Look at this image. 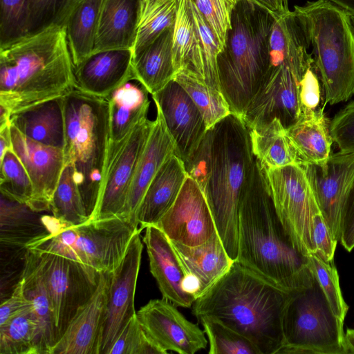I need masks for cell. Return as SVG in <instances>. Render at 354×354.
Segmentation results:
<instances>
[{"label": "cell", "instance_id": "cell-35", "mask_svg": "<svg viewBox=\"0 0 354 354\" xmlns=\"http://www.w3.org/2000/svg\"><path fill=\"white\" fill-rule=\"evenodd\" d=\"M50 210L55 218L68 225H80L89 219L88 212L75 179L73 167L69 163H64Z\"/></svg>", "mask_w": 354, "mask_h": 354}, {"label": "cell", "instance_id": "cell-50", "mask_svg": "<svg viewBox=\"0 0 354 354\" xmlns=\"http://www.w3.org/2000/svg\"><path fill=\"white\" fill-rule=\"evenodd\" d=\"M339 241L348 252L354 248V178L344 204Z\"/></svg>", "mask_w": 354, "mask_h": 354}, {"label": "cell", "instance_id": "cell-33", "mask_svg": "<svg viewBox=\"0 0 354 354\" xmlns=\"http://www.w3.org/2000/svg\"><path fill=\"white\" fill-rule=\"evenodd\" d=\"M102 0H83L68 18L66 34L74 66L93 54Z\"/></svg>", "mask_w": 354, "mask_h": 354}, {"label": "cell", "instance_id": "cell-3", "mask_svg": "<svg viewBox=\"0 0 354 354\" xmlns=\"http://www.w3.org/2000/svg\"><path fill=\"white\" fill-rule=\"evenodd\" d=\"M290 293L234 261L192 305V313L214 318L250 340L260 354L283 344L282 319Z\"/></svg>", "mask_w": 354, "mask_h": 354}, {"label": "cell", "instance_id": "cell-47", "mask_svg": "<svg viewBox=\"0 0 354 354\" xmlns=\"http://www.w3.org/2000/svg\"><path fill=\"white\" fill-rule=\"evenodd\" d=\"M313 240L315 253L326 261H333L337 241L333 238L319 209L313 215Z\"/></svg>", "mask_w": 354, "mask_h": 354}, {"label": "cell", "instance_id": "cell-39", "mask_svg": "<svg viewBox=\"0 0 354 354\" xmlns=\"http://www.w3.org/2000/svg\"><path fill=\"white\" fill-rule=\"evenodd\" d=\"M198 320L209 339V354H260L250 340L218 320L209 317Z\"/></svg>", "mask_w": 354, "mask_h": 354}, {"label": "cell", "instance_id": "cell-25", "mask_svg": "<svg viewBox=\"0 0 354 354\" xmlns=\"http://www.w3.org/2000/svg\"><path fill=\"white\" fill-rule=\"evenodd\" d=\"M323 109L302 110L297 120L286 128L287 136L300 164L323 165L331 155L333 142Z\"/></svg>", "mask_w": 354, "mask_h": 354}, {"label": "cell", "instance_id": "cell-42", "mask_svg": "<svg viewBox=\"0 0 354 354\" xmlns=\"http://www.w3.org/2000/svg\"><path fill=\"white\" fill-rule=\"evenodd\" d=\"M0 47L29 35V0H0Z\"/></svg>", "mask_w": 354, "mask_h": 354}, {"label": "cell", "instance_id": "cell-18", "mask_svg": "<svg viewBox=\"0 0 354 354\" xmlns=\"http://www.w3.org/2000/svg\"><path fill=\"white\" fill-rule=\"evenodd\" d=\"M12 149L31 180L33 194L28 204L34 212L48 211L64 166L63 149L31 140L10 124Z\"/></svg>", "mask_w": 354, "mask_h": 354}, {"label": "cell", "instance_id": "cell-37", "mask_svg": "<svg viewBox=\"0 0 354 354\" xmlns=\"http://www.w3.org/2000/svg\"><path fill=\"white\" fill-rule=\"evenodd\" d=\"M38 339L32 306L0 326V354H39Z\"/></svg>", "mask_w": 354, "mask_h": 354}, {"label": "cell", "instance_id": "cell-9", "mask_svg": "<svg viewBox=\"0 0 354 354\" xmlns=\"http://www.w3.org/2000/svg\"><path fill=\"white\" fill-rule=\"evenodd\" d=\"M282 330L277 354H347L344 321L333 313L315 274L308 285L291 292Z\"/></svg>", "mask_w": 354, "mask_h": 354}, {"label": "cell", "instance_id": "cell-24", "mask_svg": "<svg viewBox=\"0 0 354 354\" xmlns=\"http://www.w3.org/2000/svg\"><path fill=\"white\" fill-rule=\"evenodd\" d=\"M187 176L183 161L175 153L169 156L152 179L139 205L136 221L140 228L158 222L174 203Z\"/></svg>", "mask_w": 354, "mask_h": 354}, {"label": "cell", "instance_id": "cell-31", "mask_svg": "<svg viewBox=\"0 0 354 354\" xmlns=\"http://www.w3.org/2000/svg\"><path fill=\"white\" fill-rule=\"evenodd\" d=\"M177 3L172 29V55L176 73L186 69L205 82L199 39L190 0H177Z\"/></svg>", "mask_w": 354, "mask_h": 354}, {"label": "cell", "instance_id": "cell-36", "mask_svg": "<svg viewBox=\"0 0 354 354\" xmlns=\"http://www.w3.org/2000/svg\"><path fill=\"white\" fill-rule=\"evenodd\" d=\"M174 80L184 88L198 108L207 129L232 113L223 93L210 88L191 71L180 69L176 73Z\"/></svg>", "mask_w": 354, "mask_h": 354}, {"label": "cell", "instance_id": "cell-27", "mask_svg": "<svg viewBox=\"0 0 354 354\" xmlns=\"http://www.w3.org/2000/svg\"><path fill=\"white\" fill-rule=\"evenodd\" d=\"M10 124L31 140L63 149L65 142L64 97L43 102L11 115Z\"/></svg>", "mask_w": 354, "mask_h": 354}, {"label": "cell", "instance_id": "cell-16", "mask_svg": "<svg viewBox=\"0 0 354 354\" xmlns=\"http://www.w3.org/2000/svg\"><path fill=\"white\" fill-rule=\"evenodd\" d=\"M169 301L151 299L136 312L148 336L164 351L194 354L207 346L205 333Z\"/></svg>", "mask_w": 354, "mask_h": 354}, {"label": "cell", "instance_id": "cell-45", "mask_svg": "<svg viewBox=\"0 0 354 354\" xmlns=\"http://www.w3.org/2000/svg\"><path fill=\"white\" fill-rule=\"evenodd\" d=\"M192 1L207 22L222 50L227 33L231 28L232 12L240 0Z\"/></svg>", "mask_w": 354, "mask_h": 354}, {"label": "cell", "instance_id": "cell-28", "mask_svg": "<svg viewBox=\"0 0 354 354\" xmlns=\"http://www.w3.org/2000/svg\"><path fill=\"white\" fill-rule=\"evenodd\" d=\"M172 28L164 31L156 40L133 57L134 80L153 95L174 79L172 55Z\"/></svg>", "mask_w": 354, "mask_h": 354}, {"label": "cell", "instance_id": "cell-14", "mask_svg": "<svg viewBox=\"0 0 354 354\" xmlns=\"http://www.w3.org/2000/svg\"><path fill=\"white\" fill-rule=\"evenodd\" d=\"M302 165L323 218L338 242L344 204L354 178V152L331 154L323 165Z\"/></svg>", "mask_w": 354, "mask_h": 354}, {"label": "cell", "instance_id": "cell-26", "mask_svg": "<svg viewBox=\"0 0 354 354\" xmlns=\"http://www.w3.org/2000/svg\"><path fill=\"white\" fill-rule=\"evenodd\" d=\"M139 0H102L93 53L133 45Z\"/></svg>", "mask_w": 354, "mask_h": 354}, {"label": "cell", "instance_id": "cell-49", "mask_svg": "<svg viewBox=\"0 0 354 354\" xmlns=\"http://www.w3.org/2000/svg\"><path fill=\"white\" fill-rule=\"evenodd\" d=\"M32 306L31 301L24 292V281L20 277L10 298L1 304L0 326Z\"/></svg>", "mask_w": 354, "mask_h": 354}, {"label": "cell", "instance_id": "cell-2", "mask_svg": "<svg viewBox=\"0 0 354 354\" xmlns=\"http://www.w3.org/2000/svg\"><path fill=\"white\" fill-rule=\"evenodd\" d=\"M236 261L289 292L314 277L308 257L295 248L278 216L266 168L256 157L241 196Z\"/></svg>", "mask_w": 354, "mask_h": 354}, {"label": "cell", "instance_id": "cell-46", "mask_svg": "<svg viewBox=\"0 0 354 354\" xmlns=\"http://www.w3.org/2000/svg\"><path fill=\"white\" fill-rule=\"evenodd\" d=\"M330 130L333 142L341 151L354 152V101L335 115Z\"/></svg>", "mask_w": 354, "mask_h": 354}, {"label": "cell", "instance_id": "cell-11", "mask_svg": "<svg viewBox=\"0 0 354 354\" xmlns=\"http://www.w3.org/2000/svg\"><path fill=\"white\" fill-rule=\"evenodd\" d=\"M153 120L147 117L118 142L109 141L105 169L90 220L120 216L140 157L149 137Z\"/></svg>", "mask_w": 354, "mask_h": 354}, {"label": "cell", "instance_id": "cell-54", "mask_svg": "<svg viewBox=\"0 0 354 354\" xmlns=\"http://www.w3.org/2000/svg\"><path fill=\"white\" fill-rule=\"evenodd\" d=\"M354 15V0H328Z\"/></svg>", "mask_w": 354, "mask_h": 354}, {"label": "cell", "instance_id": "cell-38", "mask_svg": "<svg viewBox=\"0 0 354 354\" xmlns=\"http://www.w3.org/2000/svg\"><path fill=\"white\" fill-rule=\"evenodd\" d=\"M0 191L7 198L28 205L33 194L31 180L19 158L12 149L0 158Z\"/></svg>", "mask_w": 354, "mask_h": 354}, {"label": "cell", "instance_id": "cell-53", "mask_svg": "<svg viewBox=\"0 0 354 354\" xmlns=\"http://www.w3.org/2000/svg\"><path fill=\"white\" fill-rule=\"evenodd\" d=\"M344 337L347 354H354V328H347Z\"/></svg>", "mask_w": 354, "mask_h": 354}, {"label": "cell", "instance_id": "cell-12", "mask_svg": "<svg viewBox=\"0 0 354 354\" xmlns=\"http://www.w3.org/2000/svg\"><path fill=\"white\" fill-rule=\"evenodd\" d=\"M30 251L51 301L59 339L80 307L95 292L100 276L64 257Z\"/></svg>", "mask_w": 354, "mask_h": 354}, {"label": "cell", "instance_id": "cell-6", "mask_svg": "<svg viewBox=\"0 0 354 354\" xmlns=\"http://www.w3.org/2000/svg\"><path fill=\"white\" fill-rule=\"evenodd\" d=\"M294 11L306 30L326 102L347 101L354 93L352 15L328 0L307 1Z\"/></svg>", "mask_w": 354, "mask_h": 354}, {"label": "cell", "instance_id": "cell-41", "mask_svg": "<svg viewBox=\"0 0 354 354\" xmlns=\"http://www.w3.org/2000/svg\"><path fill=\"white\" fill-rule=\"evenodd\" d=\"M190 7L199 39L204 81L210 88L221 92L217 66L221 46L207 22L192 0Z\"/></svg>", "mask_w": 354, "mask_h": 354}, {"label": "cell", "instance_id": "cell-43", "mask_svg": "<svg viewBox=\"0 0 354 354\" xmlns=\"http://www.w3.org/2000/svg\"><path fill=\"white\" fill-rule=\"evenodd\" d=\"M307 257L313 273L333 313L344 321L348 306L342 296L339 275L334 262L326 261L315 253Z\"/></svg>", "mask_w": 354, "mask_h": 354}, {"label": "cell", "instance_id": "cell-4", "mask_svg": "<svg viewBox=\"0 0 354 354\" xmlns=\"http://www.w3.org/2000/svg\"><path fill=\"white\" fill-rule=\"evenodd\" d=\"M65 27L52 26L0 47V105L11 115L75 88Z\"/></svg>", "mask_w": 354, "mask_h": 354}, {"label": "cell", "instance_id": "cell-32", "mask_svg": "<svg viewBox=\"0 0 354 354\" xmlns=\"http://www.w3.org/2000/svg\"><path fill=\"white\" fill-rule=\"evenodd\" d=\"M249 131L254 156L266 168L299 163L286 128L278 118L249 129Z\"/></svg>", "mask_w": 354, "mask_h": 354}, {"label": "cell", "instance_id": "cell-17", "mask_svg": "<svg viewBox=\"0 0 354 354\" xmlns=\"http://www.w3.org/2000/svg\"><path fill=\"white\" fill-rule=\"evenodd\" d=\"M175 145V154L186 162L196 150L207 127L198 108L174 80L151 95Z\"/></svg>", "mask_w": 354, "mask_h": 354}, {"label": "cell", "instance_id": "cell-1", "mask_svg": "<svg viewBox=\"0 0 354 354\" xmlns=\"http://www.w3.org/2000/svg\"><path fill=\"white\" fill-rule=\"evenodd\" d=\"M254 158L246 123L242 117L231 113L207 129L184 163L188 176L201 189L217 233L234 261L238 256L241 196Z\"/></svg>", "mask_w": 354, "mask_h": 354}, {"label": "cell", "instance_id": "cell-10", "mask_svg": "<svg viewBox=\"0 0 354 354\" xmlns=\"http://www.w3.org/2000/svg\"><path fill=\"white\" fill-rule=\"evenodd\" d=\"M266 171L276 212L294 246L306 257L315 253L313 215L319 207L303 165L266 168Z\"/></svg>", "mask_w": 354, "mask_h": 354}, {"label": "cell", "instance_id": "cell-13", "mask_svg": "<svg viewBox=\"0 0 354 354\" xmlns=\"http://www.w3.org/2000/svg\"><path fill=\"white\" fill-rule=\"evenodd\" d=\"M140 228L133 234L120 264L109 274L98 354H108L130 319L136 314L134 297L143 244Z\"/></svg>", "mask_w": 354, "mask_h": 354}, {"label": "cell", "instance_id": "cell-48", "mask_svg": "<svg viewBox=\"0 0 354 354\" xmlns=\"http://www.w3.org/2000/svg\"><path fill=\"white\" fill-rule=\"evenodd\" d=\"M320 78L314 59L307 67L300 82L299 98L302 110H315L321 101Z\"/></svg>", "mask_w": 354, "mask_h": 354}, {"label": "cell", "instance_id": "cell-30", "mask_svg": "<svg viewBox=\"0 0 354 354\" xmlns=\"http://www.w3.org/2000/svg\"><path fill=\"white\" fill-rule=\"evenodd\" d=\"M24 292L31 301L38 323L39 354H50L58 341L51 301L42 278L38 271L33 254L27 250L24 267L21 275Z\"/></svg>", "mask_w": 354, "mask_h": 354}, {"label": "cell", "instance_id": "cell-52", "mask_svg": "<svg viewBox=\"0 0 354 354\" xmlns=\"http://www.w3.org/2000/svg\"><path fill=\"white\" fill-rule=\"evenodd\" d=\"M0 158L8 149L12 148L10 124L0 128Z\"/></svg>", "mask_w": 354, "mask_h": 354}, {"label": "cell", "instance_id": "cell-44", "mask_svg": "<svg viewBox=\"0 0 354 354\" xmlns=\"http://www.w3.org/2000/svg\"><path fill=\"white\" fill-rule=\"evenodd\" d=\"M145 331L136 314L127 322L108 354H167Z\"/></svg>", "mask_w": 354, "mask_h": 354}, {"label": "cell", "instance_id": "cell-20", "mask_svg": "<svg viewBox=\"0 0 354 354\" xmlns=\"http://www.w3.org/2000/svg\"><path fill=\"white\" fill-rule=\"evenodd\" d=\"M130 48L94 53L74 68L75 88L91 95L108 98L124 83L135 80Z\"/></svg>", "mask_w": 354, "mask_h": 354}, {"label": "cell", "instance_id": "cell-19", "mask_svg": "<svg viewBox=\"0 0 354 354\" xmlns=\"http://www.w3.org/2000/svg\"><path fill=\"white\" fill-rule=\"evenodd\" d=\"M146 245L150 272L162 298L177 307L189 308L196 297L189 289L188 278L172 243L156 225L145 228Z\"/></svg>", "mask_w": 354, "mask_h": 354}, {"label": "cell", "instance_id": "cell-51", "mask_svg": "<svg viewBox=\"0 0 354 354\" xmlns=\"http://www.w3.org/2000/svg\"><path fill=\"white\" fill-rule=\"evenodd\" d=\"M263 6L275 15H280L290 11L289 0H253Z\"/></svg>", "mask_w": 354, "mask_h": 354}, {"label": "cell", "instance_id": "cell-7", "mask_svg": "<svg viewBox=\"0 0 354 354\" xmlns=\"http://www.w3.org/2000/svg\"><path fill=\"white\" fill-rule=\"evenodd\" d=\"M64 161L74 169L88 214L100 189L110 141L109 101L74 88L64 96Z\"/></svg>", "mask_w": 354, "mask_h": 354}, {"label": "cell", "instance_id": "cell-21", "mask_svg": "<svg viewBox=\"0 0 354 354\" xmlns=\"http://www.w3.org/2000/svg\"><path fill=\"white\" fill-rule=\"evenodd\" d=\"M109 274L100 275L95 292L77 310L50 354H98Z\"/></svg>", "mask_w": 354, "mask_h": 354}, {"label": "cell", "instance_id": "cell-22", "mask_svg": "<svg viewBox=\"0 0 354 354\" xmlns=\"http://www.w3.org/2000/svg\"><path fill=\"white\" fill-rule=\"evenodd\" d=\"M153 120L149 137L140 157L121 217L139 227L137 211L152 179L164 162L176 152L174 140L160 111Z\"/></svg>", "mask_w": 354, "mask_h": 354}, {"label": "cell", "instance_id": "cell-8", "mask_svg": "<svg viewBox=\"0 0 354 354\" xmlns=\"http://www.w3.org/2000/svg\"><path fill=\"white\" fill-rule=\"evenodd\" d=\"M47 233L31 238L28 250L55 254L100 276L111 272L121 262L139 227L121 216L90 220L72 225L53 216H43Z\"/></svg>", "mask_w": 354, "mask_h": 354}, {"label": "cell", "instance_id": "cell-34", "mask_svg": "<svg viewBox=\"0 0 354 354\" xmlns=\"http://www.w3.org/2000/svg\"><path fill=\"white\" fill-rule=\"evenodd\" d=\"M177 0H139L133 57L156 40L164 31L172 28L176 16Z\"/></svg>", "mask_w": 354, "mask_h": 354}, {"label": "cell", "instance_id": "cell-29", "mask_svg": "<svg viewBox=\"0 0 354 354\" xmlns=\"http://www.w3.org/2000/svg\"><path fill=\"white\" fill-rule=\"evenodd\" d=\"M148 93L140 84L129 81L116 88L107 98L110 142H120L147 117L150 105Z\"/></svg>", "mask_w": 354, "mask_h": 354}, {"label": "cell", "instance_id": "cell-23", "mask_svg": "<svg viewBox=\"0 0 354 354\" xmlns=\"http://www.w3.org/2000/svg\"><path fill=\"white\" fill-rule=\"evenodd\" d=\"M171 243L188 278L189 289L196 299L225 274L234 263L228 255L218 233L206 242L196 246Z\"/></svg>", "mask_w": 354, "mask_h": 354}, {"label": "cell", "instance_id": "cell-5", "mask_svg": "<svg viewBox=\"0 0 354 354\" xmlns=\"http://www.w3.org/2000/svg\"><path fill=\"white\" fill-rule=\"evenodd\" d=\"M275 15L253 0H240L217 59L221 92L243 118L269 67V38Z\"/></svg>", "mask_w": 354, "mask_h": 354}, {"label": "cell", "instance_id": "cell-15", "mask_svg": "<svg viewBox=\"0 0 354 354\" xmlns=\"http://www.w3.org/2000/svg\"><path fill=\"white\" fill-rule=\"evenodd\" d=\"M154 225L171 242L187 246L201 245L217 233L207 200L189 176L174 203Z\"/></svg>", "mask_w": 354, "mask_h": 354}, {"label": "cell", "instance_id": "cell-40", "mask_svg": "<svg viewBox=\"0 0 354 354\" xmlns=\"http://www.w3.org/2000/svg\"><path fill=\"white\" fill-rule=\"evenodd\" d=\"M83 0H29V35L52 26L65 27Z\"/></svg>", "mask_w": 354, "mask_h": 354}]
</instances>
